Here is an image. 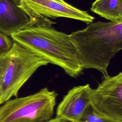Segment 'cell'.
I'll return each instance as SVG.
<instances>
[{
  "label": "cell",
  "instance_id": "cell-1",
  "mask_svg": "<svg viewBox=\"0 0 122 122\" xmlns=\"http://www.w3.org/2000/svg\"><path fill=\"white\" fill-rule=\"evenodd\" d=\"M12 40L61 67L70 77L77 78L84 68L70 34L49 26L37 25L13 34Z\"/></svg>",
  "mask_w": 122,
  "mask_h": 122
},
{
  "label": "cell",
  "instance_id": "cell-2",
  "mask_svg": "<svg viewBox=\"0 0 122 122\" xmlns=\"http://www.w3.org/2000/svg\"><path fill=\"white\" fill-rule=\"evenodd\" d=\"M70 35L84 69L108 75L111 60L122 50V22H91Z\"/></svg>",
  "mask_w": 122,
  "mask_h": 122
},
{
  "label": "cell",
  "instance_id": "cell-3",
  "mask_svg": "<svg viewBox=\"0 0 122 122\" xmlns=\"http://www.w3.org/2000/svg\"><path fill=\"white\" fill-rule=\"evenodd\" d=\"M49 63L43 57L14 41L11 49L0 56V105L17 97L34 72Z\"/></svg>",
  "mask_w": 122,
  "mask_h": 122
},
{
  "label": "cell",
  "instance_id": "cell-4",
  "mask_svg": "<svg viewBox=\"0 0 122 122\" xmlns=\"http://www.w3.org/2000/svg\"><path fill=\"white\" fill-rule=\"evenodd\" d=\"M58 94L44 87L9 100L0 107V122H47L52 119Z\"/></svg>",
  "mask_w": 122,
  "mask_h": 122
},
{
  "label": "cell",
  "instance_id": "cell-5",
  "mask_svg": "<svg viewBox=\"0 0 122 122\" xmlns=\"http://www.w3.org/2000/svg\"><path fill=\"white\" fill-rule=\"evenodd\" d=\"M91 106L98 114L122 122V72L103 76L92 90Z\"/></svg>",
  "mask_w": 122,
  "mask_h": 122
},
{
  "label": "cell",
  "instance_id": "cell-6",
  "mask_svg": "<svg viewBox=\"0 0 122 122\" xmlns=\"http://www.w3.org/2000/svg\"><path fill=\"white\" fill-rule=\"evenodd\" d=\"M20 2L30 17L39 20H48L49 18L54 19L64 17L89 24L94 19L87 12L72 6L64 0H20Z\"/></svg>",
  "mask_w": 122,
  "mask_h": 122
},
{
  "label": "cell",
  "instance_id": "cell-7",
  "mask_svg": "<svg viewBox=\"0 0 122 122\" xmlns=\"http://www.w3.org/2000/svg\"><path fill=\"white\" fill-rule=\"evenodd\" d=\"M55 23L50 20L42 21L32 18L18 0H0V31L9 36L34 26L51 27Z\"/></svg>",
  "mask_w": 122,
  "mask_h": 122
},
{
  "label": "cell",
  "instance_id": "cell-8",
  "mask_svg": "<svg viewBox=\"0 0 122 122\" xmlns=\"http://www.w3.org/2000/svg\"><path fill=\"white\" fill-rule=\"evenodd\" d=\"M92 90L89 84L70 89L59 104L56 117L68 122H78L91 105Z\"/></svg>",
  "mask_w": 122,
  "mask_h": 122
},
{
  "label": "cell",
  "instance_id": "cell-9",
  "mask_svg": "<svg viewBox=\"0 0 122 122\" xmlns=\"http://www.w3.org/2000/svg\"><path fill=\"white\" fill-rule=\"evenodd\" d=\"M91 10L110 21L122 22V0H96Z\"/></svg>",
  "mask_w": 122,
  "mask_h": 122
},
{
  "label": "cell",
  "instance_id": "cell-10",
  "mask_svg": "<svg viewBox=\"0 0 122 122\" xmlns=\"http://www.w3.org/2000/svg\"><path fill=\"white\" fill-rule=\"evenodd\" d=\"M78 122H119L95 112L91 105L84 112Z\"/></svg>",
  "mask_w": 122,
  "mask_h": 122
},
{
  "label": "cell",
  "instance_id": "cell-11",
  "mask_svg": "<svg viewBox=\"0 0 122 122\" xmlns=\"http://www.w3.org/2000/svg\"><path fill=\"white\" fill-rule=\"evenodd\" d=\"M13 42L10 36L0 31V56L5 54L11 49Z\"/></svg>",
  "mask_w": 122,
  "mask_h": 122
},
{
  "label": "cell",
  "instance_id": "cell-12",
  "mask_svg": "<svg viewBox=\"0 0 122 122\" xmlns=\"http://www.w3.org/2000/svg\"><path fill=\"white\" fill-rule=\"evenodd\" d=\"M47 122H65V121L61 120L58 118L55 117L54 118H52L50 120L47 121Z\"/></svg>",
  "mask_w": 122,
  "mask_h": 122
},
{
  "label": "cell",
  "instance_id": "cell-13",
  "mask_svg": "<svg viewBox=\"0 0 122 122\" xmlns=\"http://www.w3.org/2000/svg\"><path fill=\"white\" fill-rule=\"evenodd\" d=\"M65 122H67V121H65Z\"/></svg>",
  "mask_w": 122,
  "mask_h": 122
},
{
  "label": "cell",
  "instance_id": "cell-14",
  "mask_svg": "<svg viewBox=\"0 0 122 122\" xmlns=\"http://www.w3.org/2000/svg\"><path fill=\"white\" fill-rule=\"evenodd\" d=\"M19 0V1H20V0Z\"/></svg>",
  "mask_w": 122,
  "mask_h": 122
}]
</instances>
